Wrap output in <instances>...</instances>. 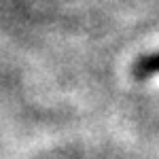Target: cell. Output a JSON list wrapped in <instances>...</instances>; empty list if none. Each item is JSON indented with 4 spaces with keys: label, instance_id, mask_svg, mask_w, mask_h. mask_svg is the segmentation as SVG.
<instances>
[{
    "label": "cell",
    "instance_id": "obj_1",
    "mask_svg": "<svg viewBox=\"0 0 159 159\" xmlns=\"http://www.w3.org/2000/svg\"><path fill=\"white\" fill-rule=\"evenodd\" d=\"M134 74L138 79H148L153 74H159V53L147 55V57L138 60L136 66H134Z\"/></svg>",
    "mask_w": 159,
    "mask_h": 159
}]
</instances>
